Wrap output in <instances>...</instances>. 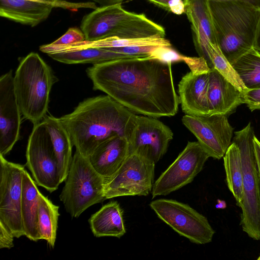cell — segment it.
Masks as SVG:
<instances>
[{
    "label": "cell",
    "instance_id": "52a82bcc",
    "mask_svg": "<svg viewBox=\"0 0 260 260\" xmlns=\"http://www.w3.org/2000/svg\"><path fill=\"white\" fill-rule=\"evenodd\" d=\"M106 181L93 168L88 157L76 151L59 196L66 211L71 217H78L90 206L106 200Z\"/></svg>",
    "mask_w": 260,
    "mask_h": 260
},
{
    "label": "cell",
    "instance_id": "9a60e30c",
    "mask_svg": "<svg viewBox=\"0 0 260 260\" xmlns=\"http://www.w3.org/2000/svg\"><path fill=\"white\" fill-rule=\"evenodd\" d=\"M21 115L10 70L0 77V155L7 154L19 140Z\"/></svg>",
    "mask_w": 260,
    "mask_h": 260
},
{
    "label": "cell",
    "instance_id": "ba28073f",
    "mask_svg": "<svg viewBox=\"0 0 260 260\" xmlns=\"http://www.w3.org/2000/svg\"><path fill=\"white\" fill-rule=\"evenodd\" d=\"M149 206L159 218L191 242L205 244L212 241L215 231L207 218L188 205L161 199L152 201Z\"/></svg>",
    "mask_w": 260,
    "mask_h": 260
},
{
    "label": "cell",
    "instance_id": "f546056e",
    "mask_svg": "<svg viewBox=\"0 0 260 260\" xmlns=\"http://www.w3.org/2000/svg\"><path fill=\"white\" fill-rule=\"evenodd\" d=\"M149 57L158 59L163 61L174 62L184 61L187 63L189 57L179 53L172 48V46H158L150 54Z\"/></svg>",
    "mask_w": 260,
    "mask_h": 260
},
{
    "label": "cell",
    "instance_id": "9c48e42d",
    "mask_svg": "<svg viewBox=\"0 0 260 260\" xmlns=\"http://www.w3.org/2000/svg\"><path fill=\"white\" fill-rule=\"evenodd\" d=\"M26 166L38 186L52 192L62 183L58 162L44 122L34 125L26 151Z\"/></svg>",
    "mask_w": 260,
    "mask_h": 260
},
{
    "label": "cell",
    "instance_id": "cb8c5ba5",
    "mask_svg": "<svg viewBox=\"0 0 260 260\" xmlns=\"http://www.w3.org/2000/svg\"><path fill=\"white\" fill-rule=\"evenodd\" d=\"M49 133L56 156L61 182L65 181L72 160L73 143L59 118L46 115L42 120Z\"/></svg>",
    "mask_w": 260,
    "mask_h": 260
},
{
    "label": "cell",
    "instance_id": "836d02e7",
    "mask_svg": "<svg viewBox=\"0 0 260 260\" xmlns=\"http://www.w3.org/2000/svg\"><path fill=\"white\" fill-rule=\"evenodd\" d=\"M14 237L11 230L0 220V248L10 249L13 247Z\"/></svg>",
    "mask_w": 260,
    "mask_h": 260
},
{
    "label": "cell",
    "instance_id": "8fae6325",
    "mask_svg": "<svg viewBox=\"0 0 260 260\" xmlns=\"http://www.w3.org/2000/svg\"><path fill=\"white\" fill-rule=\"evenodd\" d=\"M210 157L198 141H188L176 159L154 183L152 198L166 196L191 182Z\"/></svg>",
    "mask_w": 260,
    "mask_h": 260
},
{
    "label": "cell",
    "instance_id": "5b68a950",
    "mask_svg": "<svg viewBox=\"0 0 260 260\" xmlns=\"http://www.w3.org/2000/svg\"><path fill=\"white\" fill-rule=\"evenodd\" d=\"M57 81L51 67L37 53L21 59L14 76L15 93L23 117L34 125L46 115L50 93Z\"/></svg>",
    "mask_w": 260,
    "mask_h": 260
},
{
    "label": "cell",
    "instance_id": "1f68e13d",
    "mask_svg": "<svg viewBox=\"0 0 260 260\" xmlns=\"http://www.w3.org/2000/svg\"><path fill=\"white\" fill-rule=\"evenodd\" d=\"M85 40V37L81 29L71 27L63 36L50 44L54 46H62Z\"/></svg>",
    "mask_w": 260,
    "mask_h": 260
},
{
    "label": "cell",
    "instance_id": "74e56055",
    "mask_svg": "<svg viewBox=\"0 0 260 260\" xmlns=\"http://www.w3.org/2000/svg\"><path fill=\"white\" fill-rule=\"evenodd\" d=\"M151 3L154 4V5L160 7L168 11V3L170 0H148ZM186 5L188 0H183Z\"/></svg>",
    "mask_w": 260,
    "mask_h": 260
},
{
    "label": "cell",
    "instance_id": "2e32d148",
    "mask_svg": "<svg viewBox=\"0 0 260 260\" xmlns=\"http://www.w3.org/2000/svg\"><path fill=\"white\" fill-rule=\"evenodd\" d=\"M82 42L62 46L43 45L40 47V50L54 60L67 64H94L120 58L141 57L88 46Z\"/></svg>",
    "mask_w": 260,
    "mask_h": 260
},
{
    "label": "cell",
    "instance_id": "d590c367",
    "mask_svg": "<svg viewBox=\"0 0 260 260\" xmlns=\"http://www.w3.org/2000/svg\"><path fill=\"white\" fill-rule=\"evenodd\" d=\"M255 156L260 177V141L255 136L253 139Z\"/></svg>",
    "mask_w": 260,
    "mask_h": 260
},
{
    "label": "cell",
    "instance_id": "3957f363",
    "mask_svg": "<svg viewBox=\"0 0 260 260\" xmlns=\"http://www.w3.org/2000/svg\"><path fill=\"white\" fill-rule=\"evenodd\" d=\"M217 45L232 64L254 48L260 8L240 1H208Z\"/></svg>",
    "mask_w": 260,
    "mask_h": 260
},
{
    "label": "cell",
    "instance_id": "ac0fdd59",
    "mask_svg": "<svg viewBox=\"0 0 260 260\" xmlns=\"http://www.w3.org/2000/svg\"><path fill=\"white\" fill-rule=\"evenodd\" d=\"M209 72L197 73L190 71L180 81L178 96L182 110L185 114L209 115L207 100Z\"/></svg>",
    "mask_w": 260,
    "mask_h": 260
},
{
    "label": "cell",
    "instance_id": "ffe728a7",
    "mask_svg": "<svg viewBox=\"0 0 260 260\" xmlns=\"http://www.w3.org/2000/svg\"><path fill=\"white\" fill-rule=\"evenodd\" d=\"M128 155L127 139L115 136L101 143L88 158L95 171L107 180L118 170Z\"/></svg>",
    "mask_w": 260,
    "mask_h": 260
},
{
    "label": "cell",
    "instance_id": "b9f144b4",
    "mask_svg": "<svg viewBox=\"0 0 260 260\" xmlns=\"http://www.w3.org/2000/svg\"><path fill=\"white\" fill-rule=\"evenodd\" d=\"M258 260H260V255L258 257V258H257Z\"/></svg>",
    "mask_w": 260,
    "mask_h": 260
},
{
    "label": "cell",
    "instance_id": "277c9868",
    "mask_svg": "<svg viewBox=\"0 0 260 260\" xmlns=\"http://www.w3.org/2000/svg\"><path fill=\"white\" fill-rule=\"evenodd\" d=\"M80 28L85 40L109 37L135 39L165 36V28L143 13L131 12L121 4L96 8L83 18Z\"/></svg>",
    "mask_w": 260,
    "mask_h": 260
},
{
    "label": "cell",
    "instance_id": "d6a6232c",
    "mask_svg": "<svg viewBox=\"0 0 260 260\" xmlns=\"http://www.w3.org/2000/svg\"><path fill=\"white\" fill-rule=\"evenodd\" d=\"M241 98L251 111L260 110V86L241 91Z\"/></svg>",
    "mask_w": 260,
    "mask_h": 260
},
{
    "label": "cell",
    "instance_id": "ab89813d",
    "mask_svg": "<svg viewBox=\"0 0 260 260\" xmlns=\"http://www.w3.org/2000/svg\"><path fill=\"white\" fill-rule=\"evenodd\" d=\"M254 48L260 53V23L255 41Z\"/></svg>",
    "mask_w": 260,
    "mask_h": 260
},
{
    "label": "cell",
    "instance_id": "7402d4cb",
    "mask_svg": "<svg viewBox=\"0 0 260 260\" xmlns=\"http://www.w3.org/2000/svg\"><path fill=\"white\" fill-rule=\"evenodd\" d=\"M41 194L35 180L25 170L22 177V222L24 236L35 242L40 240L38 229V214Z\"/></svg>",
    "mask_w": 260,
    "mask_h": 260
},
{
    "label": "cell",
    "instance_id": "d6986e66",
    "mask_svg": "<svg viewBox=\"0 0 260 260\" xmlns=\"http://www.w3.org/2000/svg\"><path fill=\"white\" fill-rule=\"evenodd\" d=\"M57 0H0V16L35 26L45 20Z\"/></svg>",
    "mask_w": 260,
    "mask_h": 260
},
{
    "label": "cell",
    "instance_id": "7c38bea8",
    "mask_svg": "<svg viewBox=\"0 0 260 260\" xmlns=\"http://www.w3.org/2000/svg\"><path fill=\"white\" fill-rule=\"evenodd\" d=\"M24 166L8 161L0 155V220L15 238L24 236L21 205Z\"/></svg>",
    "mask_w": 260,
    "mask_h": 260
},
{
    "label": "cell",
    "instance_id": "44dd1931",
    "mask_svg": "<svg viewBox=\"0 0 260 260\" xmlns=\"http://www.w3.org/2000/svg\"><path fill=\"white\" fill-rule=\"evenodd\" d=\"M207 90L209 114L228 115L242 104L241 91L217 70L210 68Z\"/></svg>",
    "mask_w": 260,
    "mask_h": 260
},
{
    "label": "cell",
    "instance_id": "7a4b0ae2",
    "mask_svg": "<svg viewBox=\"0 0 260 260\" xmlns=\"http://www.w3.org/2000/svg\"><path fill=\"white\" fill-rule=\"evenodd\" d=\"M137 115L108 95L85 99L59 118L76 151L89 157L103 142L115 136L128 138Z\"/></svg>",
    "mask_w": 260,
    "mask_h": 260
},
{
    "label": "cell",
    "instance_id": "d4e9b609",
    "mask_svg": "<svg viewBox=\"0 0 260 260\" xmlns=\"http://www.w3.org/2000/svg\"><path fill=\"white\" fill-rule=\"evenodd\" d=\"M59 206L54 205L42 193L40 197L38 214V229L40 240H46L52 248L56 238Z\"/></svg>",
    "mask_w": 260,
    "mask_h": 260
},
{
    "label": "cell",
    "instance_id": "4316f807",
    "mask_svg": "<svg viewBox=\"0 0 260 260\" xmlns=\"http://www.w3.org/2000/svg\"><path fill=\"white\" fill-rule=\"evenodd\" d=\"M247 89L260 86V53L253 48L232 64Z\"/></svg>",
    "mask_w": 260,
    "mask_h": 260
},
{
    "label": "cell",
    "instance_id": "4fadbf2b",
    "mask_svg": "<svg viewBox=\"0 0 260 260\" xmlns=\"http://www.w3.org/2000/svg\"><path fill=\"white\" fill-rule=\"evenodd\" d=\"M183 124L196 136L210 157L220 159L232 143L233 128L227 115H185Z\"/></svg>",
    "mask_w": 260,
    "mask_h": 260
},
{
    "label": "cell",
    "instance_id": "f35d334b",
    "mask_svg": "<svg viewBox=\"0 0 260 260\" xmlns=\"http://www.w3.org/2000/svg\"><path fill=\"white\" fill-rule=\"evenodd\" d=\"M208 1H240L250 4L260 8V0H208Z\"/></svg>",
    "mask_w": 260,
    "mask_h": 260
},
{
    "label": "cell",
    "instance_id": "484cf974",
    "mask_svg": "<svg viewBox=\"0 0 260 260\" xmlns=\"http://www.w3.org/2000/svg\"><path fill=\"white\" fill-rule=\"evenodd\" d=\"M224 165L228 187L239 206L243 199V174L240 152L233 141L224 156Z\"/></svg>",
    "mask_w": 260,
    "mask_h": 260
},
{
    "label": "cell",
    "instance_id": "8992f818",
    "mask_svg": "<svg viewBox=\"0 0 260 260\" xmlns=\"http://www.w3.org/2000/svg\"><path fill=\"white\" fill-rule=\"evenodd\" d=\"M250 123L235 133L233 138L238 146L243 174V199L240 224L243 231L254 240H260V177L257 169Z\"/></svg>",
    "mask_w": 260,
    "mask_h": 260
},
{
    "label": "cell",
    "instance_id": "30bf717a",
    "mask_svg": "<svg viewBox=\"0 0 260 260\" xmlns=\"http://www.w3.org/2000/svg\"><path fill=\"white\" fill-rule=\"evenodd\" d=\"M155 164L137 154H129L118 170L106 180L105 199L148 195L154 184Z\"/></svg>",
    "mask_w": 260,
    "mask_h": 260
},
{
    "label": "cell",
    "instance_id": "5bb4252c",
    "mask_svg": "<svg viewBox=\"0 0 260 260\" xmlns=\"http://www.w3.org/2000/svg\"><path fill=\"white\" fill-rule=\"evenodd\" d=\"M173 137L171 129L157 118L137 115L127 139L129 154H137L156 164L166 153Z\"/></svg>",
    "mask_w": 260,
    "mask_h": 260
},
{
    "label": "cell",
    "instance_id": "6da1fadb",
    "mask_svg": "<svg viewBox=\"0 0 260 260\" xmlns=\"http://www.w3.org/2000/svg\"><path fill=\"white\" fill-rule=\"evenodd\" d=\"M172 63L149 56L124 58L93 64L86 71L94 90L134 113L157 118L178 110Z\"/></svg>",
    "mask_w": 260,
    "mask_h": 260
},
{
    "label": "cell",
    "instance_id": "f1b7e54d",
    "mask_svg": "<svg viewBox=\"0 0 260 260\" xmlns=\"http://www.w3.org/2000/svg\"><path fill=\"white\" fill-rule=\"evenodd\" d=\"M208 52L212 68L217 70L240 91H242L247 89L217 44L209 42L208 45Z\"/></svg>",
    "mask_w": 260,
    "mask_h": 260
},
{
    "label": "cell",
    "instance_id": "60d3db41",
    "mask_svg": "<svg viewBox=\"0 0 260 260\" xmlns=\"http://www.w3.org/2000/svg\"><path fill=\"white\" fill-rule=\"evenodd\" d=\"M215 207L217 209H225L226 207V202L223 200H218Z\"/></svg>",
    "mask_w": 260,
    "mask_h": 260
},
{
    "label": "cell",
    "instance_id": "83f0119b",
    "mask_svg": "<svg viewBox=\"0 0 260 260\" xmlns=\"http://www.w3.org/2000/svg\"><path fill=\"white\" fill-rule=\"evenodd\" d=\"M82 43L88 46L103 49L144 45L172 46L170 41L165 37L135 39H121L117 37H109L92 41L85 40L82 41Z\"/></svg>",
    "mask_w": 260,
    "mask_h": 260
},
{
    "label": "cell",
    "instance_id": "4dcf8cb0",
    "mask_svg": "<svg viewBox=\"0 0 260 260\" xmlns=\"http://www.w3.org/2000/svg\"><path fill=\"white\" fill-rule=\"evenodd\" d=\"M160 46L144 45L133 46L123 47L111 48L104 49L115 52L125 55L135 56L141 57L149 56L151 53L158 47Z\"/></svg>",
    "mask_w": 260,
    "mask_h": 260
},
{
    "label": "cell",
    "instance_id": "8d00e7d4",
    "mask_svg": "<svg viewBox=\"0 0 260 260\" xmlns=\"http://www.w3.org/2000/svg\"><path fill=\"white\" fill-rule=\"evenodd\" d=\"M101 5V7H106L117 4H121L124 0H91Z\"/></svg>",
    "mask_w": 260,
    "mask_h": 260
},
{
    "label": "cell",
    "instance_id": "603a6c76",
    "mask_svg": "<svg viewBox=\"0 0 260 260\" xmlns=\"http://www.w3.org/2000/svg\"><path fill=\"white\" fill-rule=\"evenodd\" d=\"M92 233L96 237L121 238L126 233L123 210L117 201L104 205L89 219Z\"/></svg>",
    "mask_w": 260,
    "mask_h": 260
},
{
    "label": "cell",
    "instance_id": "e0dca14e",
    "mask_svg": "<svg viewBox=\"0 0 260 260\" xmlns=\"http://www.w3.org/2000/svg\"><path fill=\"white\" fill-rule=\"evenodd\" d=\"M185 13L191 23L193 43L200 57L209 58V42L217 44L208 0H188Z\"/></svg>",
    "mask_w": 260,
    "mask_h": 260
},
{
    "label": "cell",
    "instance_id": "e575fe53",
    "mask_svg": "<svg viewBox=\"0 0 260 260\" xmlns=\"http://www.w3.org/2000/svg\"><path fill=\"white\" fill-rule=\"evenodd\" d=\"M168 7V11L177 15H181L185 12L186 4L183 0H170Z\"/></svg>",
    "mask_w": 260,
    "mask_h": 260
}]
</instances>
